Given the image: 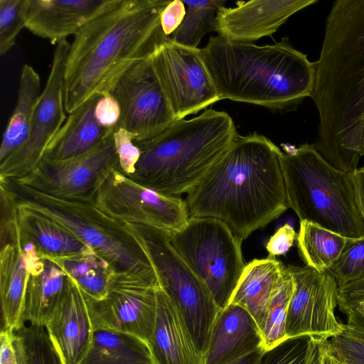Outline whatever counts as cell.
Segmentation results:
<instances>
[{"label": "cell", "mask_w": 364, "mask_h": 364, "mask_svg": "<svg viewBox=\"0 0 364 364\" xmlns=\"http://www.w3.org/2000/svg\"><path fill=\"white\" fill-rule=\"evenodd\" d=\"M316 65L314 145L333 167L352 173L364 155V0L333 2Z\"/></svg>", "instance_id": "cell-1"}, {"label": "cell", "mask_w": 364, "mask_h": 364, "mask_svg": "<svg viewBox=\"0 0 364 364\" xmlns=\"http://www.w3.org/2000/svg\"><path fill=\"white\" fill-rule=\"evenodd\" d=\"M170 0H106L70 43L64 73L66 113L111 92L120 77L166 36L161 15Z\"/></svg>", "instance_id": "cell-2"}, {"label": "cell", "mask_w": 364, "mask_h": 364, "mask_svg": "<svg viewBox=\"0 0 364 364\" xmlns=\"http://www.w3.org/2000/svg\"><path fill=\"white\" fill-rule=\"evenodd\" d=\"M283 152L266 136L237 135L186 193L189 218L224 222L242 240L288 208Z\"/></svg>", "instance_id": "cell-3"}, {"label": "cell", "mask_w": 364, "mask_h": 364, "mask_svg": "<svg viewBox=\"0 0 364 364\" xmlns=\"http://www.w3.org/2000/svg\"><path fill=\"white\" fill-rule=\"evenodd\" d=\"M200 52L220 100L289 111L313 93L316 62L293 48L287 38L257 46L212 36Z\"/></svg>", "instance_id": "cell-4"}, {"label": "cell", "mask_w": 364, "mask_h": 364, "mask_svg": "<svg viewBox=\"0 0 364 364\" xmlns=\"http://www.w3.org/2000/svg\"><path fill=\"white\" fill-rule=\"evenodd\" d=\"M238 135L225 112L205 109L178 119L156 136L134 143L141 155L130 177L167 196L187 193L224 154Z\"/></svg>", "instance_id": "cell-5"}, {"label": "cell", "mask_w": 364, "mask_h": 364, "mask_svg": "<svg viewBox=\"0 0 364 364\" xmlns=\"http://www.w3.org/2000/svg\"><path fill=\"white\" fill-rule=\"evenodd\" d=\"M281 161L288 205L300 221L347 237L364 235L350 173L333 167L307 143L283 153Z\"/></svg>", "instance_id": "cell-6"}, {"label": "cell", "mask_w": 364, "mask_h": 364, "mask_svg": "<svg viewBox=\"0 0 364 364\" xmlns=\"http://www.w3.org/2000/svg\"><path fill=\"white\" fill-rule=\"evenodd\" d=\"M11 183L18 205L53 220L105 259L116 272L159 282L141 244L122 222L103 213L92 200L59 198Z\"/></svg>", "instance_id": "cell-7"}, {"label": "cell", "mask_w": 364, "mask_h": 364, "mask_svg": "<svg viewBox=\"0 0 364 364\" xmlns=\"http://www.w3.org/2000/svg\"><path fill=\"white\" fill-rule=\"evenodd\" d=\"M122 223L145 249L161 289L182 316L197 348L205 357L221 310L211 292L171 245L168 232L144 224Z\"/></svg>", "instance_id": "cell-8"}, {"label": "cell", "mask_w": 364, "mask_h": 364, "mask_svg": "<svg viewBox=\"0 0 364 364\" xmlns=\"http://www.w3.org/2000/svg\"><path fill=\"white\" fill-rule=\"evenodd\" d=\"M168 235L171 245L205 283L220 309H225L246 265L242 240L224 222L212 218H189L182 228Z\"/></svg>", "instance_id": "cell-9"}, {"label": "cell", "mask_w": 364, "mask_h": 364, "mask_svg": "<svg viewBox=\"0 0 364 364\" xmlns=\"http://www.w3.org/2000/svg\"><path fill=\"white\" fill-rule=\"evenodd\" d=\"M92 200L103 213L117 220L144 224L166 232L180 230L189 218L185 200L137 183L117 164L110 166L100 177Z\"/></svg>", "instance_id": "cell-10"}, {"label": "cell", "mask_w": 364, "mask_h": 364, "mask_svg": "<svg viewBox=\"0 0 364 364\" xmlns=\"http://www.w3.org/2000/svg\"><path fill=\"white\" fill-rule=\"evenodd\" d=\"M146 58L177 120L220 100L200 48L166 37Z\"/></svg>", "instance_id": "cell-11"}, {"label": "cell", "mask_w": 364, "mask_h": 364, "mask_svg": "<svg viewBox=\"0 0 364 364\" xmlns=\"http://www.w3.org/2000/svg\"><path fill=\"white\" fill-rule=\"evenodd\" d=\"M70 43L55 47L50 71L34 112L29 135L24 144L0 163V179L15 181L32 172L44 157L49 144L66 119L64 73Z\"/></svg>", "instance_id": "cell-12"}, {"label": "cell", "mask_w": 364, "mask_h": 364, "mask_svg": "<svg viewBox=\"0 0 364 364\" xmlns=\"http://www.w3.org/2000/svg\"><path fill=\"white\" fill-rule=\"evenodd\" d=\"M159 287V282L134 274L115 273L104 299L87 298L94 329L127 333L149 344L155 326Z\"/></svg>", "instance_id": "cell-13"}, {"label": "cell", "mask_w": 364, "mask_h": 364, "mask_svg": "<svg viewBox=\"0 0 364 364\" xmlns=\"http://www.w3.org/2000/svg\"><path fill=\"white\" fill-rule=\"evenodd\" d=\"M113 132L82 155L60 161L43 158L32 172L12 182L59 198L92 200L102 174L110 166H119Z\"/></svg>", "instance_id": "cell-14"}, {"label": "cell", "mask_w": 364, "mask_h": 364, "mask_svg": "<svg viewBox=\"0 0 364 364\" xmlns=\"http://www.w3.org/2000/svg\"><path fill=\"white\" fill-rule=\"evenodd\" d=\"M110 93L121 109L114 129H125L135 142L156 136L177 120L146 58L127 70Z\"/></svg>", "instance_id": "cell-15"}, {"label": "cell", "mask_w": 364, "mask_h": 364, "mask_svg": "<svg viewBox=\"0 0 364 364\" xmlns=\"http://www.w3.org/2000/svg\"><path fill=\"white\" fill-rule=\"evenodd\" d=\"M294 289L286 320L287 338L308 335L330 339L340 334L345 324L336 316L338 287L326 272L304 266H287Z\"/></svg>", "instance_id": "cell-16"}, {"label": "cell", "mask_w": 364, "mask_h": 364, "mask_svg": "<svg viewBox=\"0 0 364 364\" xmlns=\"http://www.w3.org/2000/svg\"><path fill=\"white\" fill-rule=\"evenodd\" d=\"M318 0H252L240 1L235 8L220 7L215 31L226 39L253 43L272 36L295 13Z\"/></svg>", "instance_id": "cell-17"}, {"label": "cell", "mask_w": 364, "mask_h": 364, "mask_svg": "<svg viewBox=\"0 0 364 364\" xmlns=\"http://www.w3.org/2000/svg\"><path fill=\"white\" fill-rule=\"evenodd\" d=\"M44 327L61 364L82 363L94 328L87 297L70 276L65 294Z\"/></svg>", "instance_id": "cell-18"}, {"label": "cell", "mask_w": 364, "mask_h": 364, "mask_svg": "<svg viewBox=\"0 0 364 364\" xmlns=\"http://www.w3.org/2000/svg\"><path fill=\"white\" fill-rule=\"evenodd\" d=\"M21 246L28 265L23 321L44 326L65 294L69 276L52 259L41 257L31 243L21 240Z\"/></svg>", "instance_id": "cell-19"}, {"label": "cell", "mask_w": 364, "mask_h": 364, "mask_svg": "<svg viewBox=\"0 0 364 364\" xmlns=\"http://www.w3.org/2000/svg\"><path fill=\"white\" fill-rule=\"evenodd\" d=\"M106 0H25V28L53 44L75 35Z\"/></svg>", "instance_id": "cell-20"}, {"label": "cell", "mask_w": 364, "mask_h": 364, "mask_svg": "<svg viewBox=\"0 0 364 364\" xmlns=\"http://www.w3.org/2000/svg\"><path fill=\"white\" fill-rule=\"evenodd\" d=\"M260 348L263 338L257 322L245 308L230 303L215 320L205 364H227Z\"/></svg>", "instance_id": "cell-21"}, {"label": "cell", "mask_w": 364, "mask_h": 364, "mask_svg": "<svg viewBox=\"0 0 364 364\" xmlns=\"http://www.w3.org/2000/svg\"><path fill=\"white\" fill-rule=\"evenodd\" d=\"M156 293V317L149 343L154 364H205L179 311L161 287Z\"/></svg>", "instance_id": "cell-22"}, {"label": "cell", "mask_w": 364, "mask_h": 364, "mask_svg": "<svg viewBox=\"0 0 364 364\" xmlns=\"http://www.w3.org/2000/svg\"><path fill=\"white\" fill-rule=\"evenodd\" d=\"M100 97H92L69 113L47 147L43 158L60 161L82 155L114 131L103 127L96 119L95 109Z\"/></svg>", "instance_id": "cell-23"}, {"label": "cell", "mask_w": 364, "mask_h": 364, "mask_svg": "<svg viewBox=\"0 0 364 364\" xmlns=\"http://www.w3.org/2000/svg\"><path fill=\"white\" fill-rule=\"evenodd\" d=\"M284 265L269 256L252 260L245 265L230 301L242 306L252 315L262 333L269 301Z\"/></svg>", "instance_id": "cell-24"}, {"label": "cell", "mask_w": 364, "mask_h": 364, "mask_svg": "<svg viewBox=\"0 0 364 364\" xmlns=\"http://www.w3.org/2000/svg\"><path fill=\"white\" fill-rule=\"evenodd\" d=\"M28 265L18 240L1 246L0 296L2 328L18 331L23 325V312Z\"/></svg>", "instance_id": "cell-25"}, {"label": "cell", "mask_w": 364, "mask_h": 364, "mask_svg": "<svg viewBox=\"0 0 364 364\" xmlns=\"http://www.w3.org/2000/svg\"><path fill=\"white\" fill-rule=\"evenodd\" d=\"M21 239L43 257L55 259L82 253L90 247L49 218L18 205Z\"/></svg>", "instance_id": "cell-26"}, {"label": "cell", "mask_w": 364, "mask_h": 364, "mask_svg": "<svg viewBox=\"0 0 364 364\" xmlns=\"http://www.w3.org/2000/svg\"><path fill=\"white\" fill-rule=\"evenodd\" d=\"M41 80L29 65L21 70L18 100L3 134L0 163L18 150L26 141L36 105L41 95Z\"/></svg>", "instance_id": "cell-27"}, {"label": "cell", "mask_w": 364, "mask_h": 364, "mask_svg": "<svg viewBox=\"0 0 364 364\" xmlns=\"http://www.w3.org/2000/svg\"><path fill=\"white\" fill-rule=\"evenodd\" d=\"M81 364H154L149 344L132 334L94 329L90 348Z\"/></svg>", "instance_id": "cell-28"}, {"label": "cell", "mask_w": 364, "mask_h": 364, "mask_svg": "<svg viewBox=\"0 0 364 364\" xmlns=\"http://www.w3.org/2000/svg\"><path fill=\"white\" fill-rule=\"evenodd\" d=\"M351 237L343 236L317 224L300 221L297 234L299 255L306 267L326 272L340 257Z\"/></svg>", "instance_id": "cell-29"}, {"label": "cell", "mask_w": 364, "mask_h": 364, "mask_svg": "<svg viewBox=\"0 0 364 364\" xmlns=\"http://www.w3.org/2000/svg\"><path fill=\"white\" fill-rule=\"evenodd\" d=\"M52 259L77 283L87 298L92 301L105 298L110 282L117 273L105 259L91 248L82 253Z\"/></svg>", "instance_id": "cell-30"}, {"label": "cell", "mask_w": 364, "mask_h": 364, "mask_svg": "<svg viewBox=\"0 0 364 364\" xmlns=\"http://www.w3.org/2000/svg\"><path fill=\"white\" fill-rule=\"evenodd\" d=\"M294 289L293 276L284 265L280 279L271 296L262 331L263 348L269 349L286 338L287 311Z\"/></svg>", "instance_id": "cell-31"}, {"label": "cell", "mask_w": 364, "mask_h": 364, "mask_svg": "<svg viewBox=\"0 0 364 364\" xmlns=\"http://www.w3.org/2000/svg\"><path fill=\"white\" fill-rule=\"evenodd\" d=\"M187 6L185 18L178 29L169 36L176 43L197 48L203 37L215 31V20L218 9L226 1H183Z\"/></svg>", "instance_id": "cell-32"}, {"label": "cell", "mask_w": 364, "mask_h": 364, "mask_svg": "<svg viewBox=\"0 0 364 364\" xmlns=\"http://www.w3.org/2000/svg\"><path fill=\"white\" fill-rule=\"evenodd\" d=\"M347 317L343 331L329 342L345 364H364V313L354 309Z\"/></svg>", "instance_id": "cell-33"}, {"label": "cell", "mask_w": 364, "mask_h": 364, "mask_svg": "<svg viewBox=\"0 0 364 364\" xmlns=\"http://www.w3.org/2000/svg\"><path fill=\"white\" fill-rule=\"evenodd\" d=\"M338 288L364 277V235L351 238L337 259L326 271Z\"/></svg>", "instance_id": "cell-34"}, {"label": "cell", "mask_w": 364, "mask_h": 364, "mask_svg": "<svg viewBox=\"0 0 364 364\" xmlns=\"http://www.w3.org/2000/svg\"><path fill=\"white\" fill-rule=\"evenodd\" d=\"M25 0H0V54H6L16 43L25 27Z\"/></svg>", "instance_id": "cell-35"}, {"label": "cell", "mask_w": 364, "mask_h": 364, "mask_svg": "<svg viewBox=\"0 0 364 364\" xmlns=\"http://www.w3.org/2000/svg\"><path fill=\"white\" fill-rule=\"evenodd\" d=\"M311 337L304 335L287 338L264 350L259 364H306Z\"/></svg>", "instance_id": "cell-36"}, {"label": "cell", "mask_w": 364, "mask_h": 364, "mask_svg": "<svg viewBox=\"0 0 364 364\" xmlns=\"http://www.w3.org/2000/svg\"><path fill=\"white\" fill-rule=\"evenodd\" d=\"M23 336L31 364H61L43 326L25 323Z\"/></svg>", "instance_id": "cell-37"}, {"label": "cell", "mask_w": 364, "mask_h": 364, "mask_svg": "<svg viewBox=\"0 0 364 364\" xmlns=\"http://www.w3.org/2000/svg\"><path fill=\"white\" fill-rule=\"evenodd\" d=\"M113 139L119 168L125 175L129 176L134 171L141 151L134 143V135L125 129H114Z\"/></svg>", "instance_id": "cell-38"}, {"label": "cell", "mask_w": 364, "mask_h": 364, "mask_svg": "<svg viewBox=\"0 0 364 364\" xmlns=\"http://www.w3.org/2000/svg\"><path fill=\"white\" fill-rule=\"evenodd\" d=\"M0 364H31L24 338L18 331L1 328Z\"/></svg>", "instance_id": "cell-39"}, {"label": "cell", "mask_w": 364, "mask_h": 364, "mask_svg": "<svg viewBox=\"0 0 364 364\" xmlns=\"http://www.w3.org/2000/svg\"><path fill=\"white\" fill-rule=\"evenodd\" d=\"M95 114L97 122L106 129H114L121 116L117 100L111 93L102 95L97 101Z\"/></svg>", "instance_id": "cell-40"}, {"label": "cell", "mask_w": 364, "mask_h": 364, "mask_svg": "<svg viewBox=\"0 0 364 364\" xmlns=\"http://www.w3.org/2000/svg\"><path fill=\"white\" fill-rule=\"evenodd\" d=\"M364 301V277L338 288V306L348 314Z\"/></svg>", "instance_id": "cell-41"}, {"label": "cell", "mask_w": 364, "mask_h": 364, "mask_svg": "<svg viewBox=\"0 0 364 364\" xmlns=\"http://www.w3.org/2000/svg\"><path fill=\"white\" fill-rule=\"evenodd\" d=\"M297 234L293 227L285 224L279 228L268 240L266 249L269 256L275 258L276 256L285 255L296 240Z\"/></svg>", "instance_id": "cell-42"}, {"label": "cell", "mask_w": 364, "mask_h": 364, "mask_svg": "<svg viewBox=\"0 0 364 364\" xmlns=\"http://www.w3.org/2000/svg\"><path fill=\"white\" fill-rule=\"evenodd\" d=\"M186 11L183 1H171L161 15V26L164 35L171 36L183 23Z\"/></svg>", "instance_id": "cell-43"}, {"label": "cell", "mask_w": 364, "mask_h": 364, "mask_svg": "<svg viewBox=\"0 0 364 364\" xmlns=\"http://www.w3.org/2000/svg\"><path fill=\"white\" fill-rule=\"evenodd\" d=\"M355 187L358 205L364 223V166L350 173Z\"/></svg>", "instance_id": "cell-44"}, {"label": "cell", "mask_w": 364, "mask_h": 364, "mask_svg": "<svg viewBox=\"0 0 364 364\" xmlns=\"http://www.w3.org/2000/svg\"><path fill=\"white\" fill-rule=\"evenodd\" d=\"M323 340L311 337L306 364H322V345Z\"/></svg>", "instance_id": "cell-45"}, {"label": "cell", "mask_w": 364, "mask_h": 364, "mask_svg": "<svg viewBox=\"0 0 364 364\" xmlns=\"http://www.w3.org/2000/svg\"><path fill=\"white\" fill-rule=\"evenodd\" d=\"M322 364H345L335 353L329 342V339H324L322 345Z\"/></svg>", "instance_id": "cell-46"}, {"label": "cell", "mask_w": 364, "mask_h": 364, "mask_svg": "<svg viewBox=\"0 0 364 364\" xmlns=\"http://www.w3.org/2000/svg\"><path fill=\"white\" fill-rule=\"evenodd\" d=\"M264 348H258L242 358L227 364H259Z\"/></svg>", "instance_id": "cell-47"}, {"label": "cell", "mask_w": 364, "mask_h": 364, "mask_svg": "<svg viewBox=\"0 0 364 364\" xmlns=\"http://www.w3.org/2000/svg\"><path fill=\"white\" fill-rule=\"evenodd\" d=\"M363 313H364V301L360 303L358 306L355 309Z\"/></svg>", "instance_id": "cell-48"}]
</instances>
